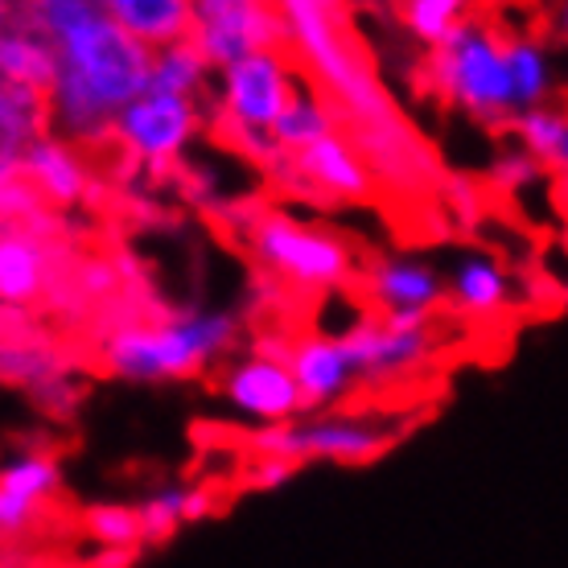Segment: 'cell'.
I'll list each match as a JSON object with an SVG mask.
<instances>
[{
    "label": "cell",
    "instance_id": "cell-1",
    "mask_svg": "<svg viewBox=\"0 0 568 568\" xmlns=\"http://www.w3.org/2000/svg\"><path fill=\"white\" fill-rule=\"evenodd\" d=\"M26 17L54 45V87L42 103L58 141H103L115 112L144 91L153 54L103 13V0H42Z\"/></svg>",
    "mask_w": 568,
    "mask_h": 568
},
{
    "label": "cell",
    "instance_id": "cell-2",
    "mask_svg": "<svg viewBox=\"0 0 568 568\" xmlns=\"http://www.w3.org/2000/svg\"><path fill=\"white\" fill-rule=\"evenodd\" d=\"M240 342V317L227 310H185L156 326H120L103 342V367L129 384L190 379L227 358Z\"/></svg>",
    "mask_w": 568,
    "mask_h": 568
},
{
    "label": "cell",
    "instance_id": "cell-3",
    "mask_svg": "<svg viewBox=\"0 0 568 568\" xmlns=\"http://www.w3.org/2000/svg\"><path fill=\"white\" fill-rule=\"evenodd\" d=\"M428 79L440 100L483 124L515 120V91L507 71V38L490 21L469 13L449 42L428 54Z\"/></svg>",
    "mask_w": 568,
    "mask_h": 568
},
{
    "label": "cell",
    "instance_id": "cell-4",
    "mask_svg": "<svg viewBox=\"0 0 568 568\" xmlns=\"http://www.w3.org/2000/svg\"><path fill=\"white\" fill-rule=\"evenodd\" d=\"M247 247L260 268H268L281 281H293L297 288L334 293L346 288L355 272V252L322 227H305L288 214H264L247 235Z\"/></svg>",
    "mask_w": 568,
    "mask_h": 568
},
{
    "label": "cell",
    "instance_id": "cell-5",
    "mask_svg": "<svg viewBox=\"0 0 568 568\" xmlns=\"http://www.w3.org/2000/svg\"><path fill=\"white\" fill-rule=\"evenodd\" d=\"M214 91H219L223 132L231 141H247V136H268L276 115L288 108L301 83L293 54L276 45V50H260V54L240 58L235 67L214 71Z\"/></svg>",
    "mask_w": 568,
    "mask_h": 568
},
{
    "label": "cell",
    "instance_id": "cell-6",
    "mask_svg": "<svg viewBox=\"0 0 568 568\" xmlns=\"http://www.w3.org/2000/svg\"><path fill=\"white\" fill-rule=\"evenodd\" d=\"M384 425H375L367 416H310V420H293V425L276 428H256L247 445L256 449V457H281L288 466L301 462H338V466H367L387 449Z\"/></svg>",
    "mask_w": 568,
    "mask_h": 568
},
{
    "label": "cell",
    "instance_id": "cell-7",
    "mask_svg": "<svg viewBox=\"0 0 568 568\" xmlns=\"http://www.w3.org/2000/svg\"><path fill=\"white\" fill-rule=\"evenodd\" d=\"M199 58L214 71L235 67L240 58L276 50L284 42L276 4L260 0H194L190 4V38Z\"/></svg>",
    "mask_w": 568,
    "mask_h": 568
},
{
    "label": "cell",
    "instance_id": "cell-8",
    "mask_svg": "<svg viewBox=\"0 0 568 568\" xmlns=\"http://www.w3.org/2000/svg\"><path fill=\"white\" fill-rule=\"evenodd\" d=\"M202 108L194 100H173V95H153L141 91L129 108H120L112 120V136L132 161H141L144 170H170L173 161L190 149V141L199 136Z\"/></svg>",
    "mask_w": 568,
    "mask_h": 568
},
{
    "label": "cell",
    "instance_id": "cell-9",
    "mask_svg": "<svg viewBox=\"0 0 568 568\" xmlns=\"http://www.w3.org/2000/svg\"><path fill=\"white\" fill-rule=\"evenodd\" d=\"M219 396L231 404V413L247 420L252 428H276V425H293L305 416V404H301V392L293 384V375L284 367V358L272 355H252L235 358L223 379H219Z\"/></svg>",
    "mask_w": 568,
    "mask_h": 568
},
{
    "label": "cell",
    "instance_id": "cell-10",
    "mask_svg": "<svg viewBox=\"0 0 568 568\" xmlns=\"http://www.w3.org/2000/svg\"><path fill=\"white\" fill-rule=\"evenodd\" d=\"M342 351L351 358L358 379H392L404 371H416L433 355V329H387L379 317H367L363 326L342 334Z\"/></svg>",
    "mask_w": 568,
    "mask_h": 568
},
{
    "label": "cell",
    "instance_id": "cell-11",
    "mask_svg": "<svg viewBox=\"0 0 568 568\" xmlns=\"http://www.w3.org/2000/svg\"><path fill=\"white\" fill-rule=\"evenodd\" d=\"M284 367H288L293 384H297L305 413L334 408L338 399H346L358 387V375L351 367L346 351H342V342L326 338V334H305V338L288 342Z\"/></svg>",
    "mask_w": 568,
    "mask_h": 568
},
{
    "label": "cell",
    "instance_id": "cell-12",
    "mask_svg": "<svg viewBox=\"0 0 568 568\" xmlns=\"http://www.w3.org/2000/svg\"><path fill=\"white\" fill-rule=\"evenodd\" d=\"M367 301L384 317L387 313H425V317H433V310L445 301V276L416 256L379 260L367 272Z\"/></svg>",
    "mask_w": 568,
    "mask_h": 568
},
{
    "label": "cell",
    "instance_id": "cell-13",
    "mask_svg": "<svg viewBox=\"0 0 568 568\" xmlns=\"http://www.w3.org/2000/svg\"><path fill=\"white\" fill-rule=\"evenodd\" d=\"M21 173H26L29 182H33V190H38L45 202H54V206L83 202L87 185H91V173H87L83 156L74 153L67 141H58V136H33V141L21 149Z\"/></svg>",
    "mask_w": 568,
    "mask_h": 568
},
{
    "label": "cell",
    "instance_id": "cell-14",
    "mask_svg": "<svg viewBox=\"0 0 568 568\" xmlns=\"http://www.w3.org/2000/svg\"><path fill=\"white\" fill-rule=\"evenodd\" d=\"M103 13L149 54L190 38V0H103Z\"/></svg>",
    "mask_w": 568,
    "mask_h": 568
},
{
    "label": "cell",
    "instance_id": "cell-15",
    "mask_svg": "<svg viewBox=\"0 0 568 568\" xmlns=\"http://www.w3.org/2000/svg\"><path fill=\"white\" fill-rule=\"evenodd\" d=\"M0 83L29 91L38 100H45V91L54 87V45L29 21L0 26Z\"/></svg>",
    "mask_w": 568,
    "mask_h": 568
},
{
    "label": "cell",
    "instance_id": "cell-16",
    "mask_svg": "<svg viewBox=\"0 0 568 568\" xmlns=\"http://www.w3.org/2000/svg\"><path fill=\"white\" fill-rule=\"evenodd\" d=\"M445 297H454L466 313H498L515 301V276L486 252H462L445 276Z\"/></svg>",
    "mask_w": 568,
    "mask_h": 568
},
{
    "label": "cell",
    "instance_id": "cell-17",
    "mask_svg": "<svg viewBox=\"0 0 568 568\" xmlns=\"http://www.w3.org/2000/svg\"><path fill=\"white\" fill-rule=\"evenodd\" d=\"M293 165L305 182L322 185L334 199H367L371 194V173L363 165V156L342 141L338 132L326 136V141L310 144L305 153L293 156Z\"/></svg>",
    "mask_w": 568,
    "mask_h": 568
},
{
    "label": "cell",
    "instance_id": "cell-18",
    "mask_svg": "<svg viewBox=\"0 0 568 568\" xmlns=\"http://www.w3.org/2000/svg\"><path fill=\"white\" fill-rule=\"evenodd\" d=\"M45 288V247L21 231L0 235V305H29Z\"/></svg>",
    "mask_w": 568,
    "mask_h": 568
},
{
    "label": "cell",
    "instance_id": "cell-19",
    "mask_svg": "<svg viewBox=\"0 0 568 568\" xmlns=\"http://www.w3.org/2000/svg\"><path fill=\"white\" fill-rule=\"evenodd\" d=\"M326 136H334V108L317 91H305V87L288 100V108L276 115V124L268 132L272 149L284 156L305 153L310 144L326 141Z\"/></svg>",
    "mask_w": 568,
    "mask_h": 568
},
{
    "label": "cell",
    "instance_id": "cell-20",
    "mask_svg": "<svg viewBox=\"0 0 568 568\" xmlns=\"http://www.w3.org/2000/svg\"><path fill=\"white\" fill-rule=\"evenodd\" d=\"M507 71H511L515 115L531 108H552L556 95V67L552 54L531 38H507Z\"/></svg>",
    "mask_w": 568,
    "mask_h": 568
},
{
    "label": "cell",
    "instance_id": "cell-21",
    "mask_svg": "<svg viewBox=\"0 0 568 568\" xmlns=\"http://www.w3.org/2000/svg\"><path fill=\"white\" fill-rule=\"evenodd\" d=\"M206 83H211V67L202 62L199 50H194L190 42H178V45H165V50H156L153 54L144 91L199 103V95L206 91Z\"/></svg>",
    "mask_w": 568,
    "mask_h": 568
},
{
    "label": "cell",
    "instance_id": "cell-22",
    "mask_svg": "<svg viewBox=\"0 0 568 568\" xmlns=\"http://www.w3.org/2000/svg\"><path fill=\"white\" fill-rule=\"evenodd\" d=\"M519 149H524L544 173H565L568 165V120L560 108H531L515 115Z\"/></svg>",
    "mask_w": 568,
    "mask_h": 568
},
{
    "label": "cell",
    "instance_id": "cell-23",
    "mask_svg": "<svg viewBox=\"0 0 568 568\" xmlns=\"http://www.w3.org/2000/svg\"><path fill=\"white\" fill-rule=\"evenodd\" d=\"M58 486H62V466L50 454H17L0 466V490L13 498H26L33 507L54 498Z\"/></svg>",
    "mask_w": 568,
    "mask_h": 568
},
{
    "label": "cell",
    "instance_id": "cell-24",
    "mask_svg": "<svg viewBox=\"0 0 568 568\" xmlns=\"http://www.w3.org/2000/svg\"><path fill=\"white\" fill-rule=\"evenodd\" d=\"M466 17H469V9L462 0H408V4H399L404 29L413 33L416 42H425L428 50H437V45L449 42V33H454Z\"/></svg>",
    "mask_w": 568,
    "mask_h": 568
},
{
    "label": "cell",
    "instance_id": "cell-25",
    "mask_svg": "<svg viewBox=\"0 0 568 568\" xmlns=\"http://www.w3.org/2000/svg\"><path fill=\"white\" fill-rule=\"evenodd\" d=\"M185 490L190 486L182 483H170L153 490L149 498H141L132 511H136V527H141V544H161L170 540L173 531L185 524L182 511H185Z\"/></svg>",
    "mask_w": 568,
    "mask_h": 568
},
{
    "label": "cell",
    "instance_id": "cell-26",
    "mask_svg": "<svg viewBox=\"0 0 568 568\" xmlns=\"http://www.w3.org/2000/svg\"><path fill=\"white\" fill-rule=\"evenodd\" d=\"M83 527L100 548H136L141 544L136 511L124 503H91L83 511Z\"/></svg>",
    "mask_w": 568,
    "mask_h": 568
},
{
    "label": "cell",
    "instance_id": "cell-27",
    "mask_svg": "<svg viewBox=\"0 0 568 568\" xmlns=\"http://www.w3.org/2000/svg\"><path fill=\"white\" fill-rule=\"evenodd\" d=\"M544 178H548V173H544L524 149H507V153H498V161L490 165V182H495L498 190H507V194H519L527 185H540Z\"/></svg>",
    "mask_w": 568,
    "mask_h": 568
},
{
    "label": "cell",
    "instance_id": "cell-28",
    "mask_svg": "<svg viewBox=\"0 0 568 568\" xmlns=\"http://www.w3.org/2000/svg\"><path fill=\"white\" fill-rule=\"evenodd\" d=\"M293 474H297V466H288L281 457H256V462L247 466V474H243V483L256 486V490H276V486H284Z\"/></svg>",
    "mask_w": 568,
    "mask_h": 568
},
{
    "label": "cell",
    "instance_id": "cell-29",
    "mask_svg": "<svg viewBox=\"0 0 568 568\" xmlns=\"http://www.w3.org/2000/svg\"><path fill=\"white\" fill-rule=\"evenodd\" d=\"M38 515H42V507H33L26 498H13L0 490V536H21Z\"/></svg>",
    "mask_w": 568,
    "mask_h": 568
},
{
    "label": "cell",
    "instance_id": "cell-30",
    "mask_svg": "<svg viewBox=\"0 0 568 568\" xmlns=\"http://www.w3.org/2000/svg\"><path fill=\"white\" fill-rule=\"evenodd\" d=\"M211 511H214V498H211V490H206V486L185 490V511H182L185 524H199V519H206Z\"/></svg>",
    "mask_w": 568,
    "mask_h": 568
},
{
    "label": "cell",
    "instance_id": "cell-31",
    "mask_svg": "<svg viewBox=\"0 0 568 568\" xmlns=\"http://www.w3.org/2000/svg\"><path fill=\"white\" fill-rule=\"evenodd\" d=\"M387 329H420L428 326L433 317H425V313H387V317H379Z\"/></svg>",
    "mask_w": 568,
    "mask_h": 568
}]
</instances>
